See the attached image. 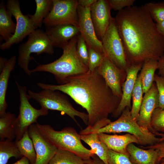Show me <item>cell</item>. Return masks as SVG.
Listing matches in <instances>:
<instances>
[{
    "label": "cell",
    "instance_id": "6da1fadb",
    "mask_svg": "<svg viewBox=\"0 0 164 164\" xmlns=\"http://www.w3.org/2000/svg\"><path fill=\"white\" fill-rule=\"evenodd\" d=\"M37 84L43 89L61 91L70 96L86 110L87 127L96 131L111 122L108 117L117 108L121 99L113 94L97 68L69 77L62 84Z\"/></svg>",
    "mask_w": 164,
    "mask_h": 164
},
{
    "label": "cell",
    "instance_id": "7a4b0ae2",
    "mask_svg": "<svg viewBox=\"0 0 164 164\" xmlns=\"http://www.w3.org/2000/svg\"><path fill=\"white\" fill-rule=\"evenodd\" d=\"M114 18L130 65L158 61L164 54V38L144 5L125 8Z\"/></svg>",
    "mask_w": 164,
    "mask_h": 164
},
{
    "label": "cell",
    "instance_id": "3957f363",
    "mask_svg": "<svg viewBox=\"0 0 164 164\" xmlns=\"http://www.w3.org/2000/svg\"><path fill=\"white\" fill-rule=\"evenodd\" d=\"M78 35L63 49V53L59 58L50 63L39 65L31 70L32 73L42 71L50 73L54 76L57 82L61 84L69 77L88 71V67L82 61L77 52Z\"/></svg>",
    "mask_w": 164,
    "mask_h": 164
},
{
    "label": "cell",
    "instance_id": "277c9868",
    "mask_svg": "<svg viewBox=\"0 0 164 164\" xmlns=\"http://www.w3.org/2000/svg\"><path fill=\"white\" fill-rule=\"evenodd\" d=\"M35 124L41 135L58 149L72 152L84 160L95 155L83 145L80 135L74 128L66 127L56 131L48 125H41L37 122Z\"/></svg>",
    "mask_w": 164,
    "mask_h": 164
},
{
    "label": "cell",
    "instance_id": "5b68a950",
    "mask_svg": "<svg viewBox=\"0 0 164 164\" xmlns=\"http://www.w3.org/2000/svg\"><path fill=\"white\" fill-rule=\"evenodd\" d=\"M97 133H116L126 132L135 137L139 145L145 146L153 145L163 142L151 132L140 127L132 117L131 109L126 107L118 118L99 129Z\"/></svg>",
    "mask_w": 164,
    "mask_h": 164
},
{
    "label": "cell",
    "instance_id": "8992f818",
    "mask_svg": "<svg viewBox=\"0 0 164 164\" xmlns=\"http://www.w3.org/2000/svg\"><path fill=\"white\" fill-rule=\"evenodd\" d=\"M28 93L30 98L35 100L39 104L41 108L48 110L57 111L61 112L62 114H66L78 126L80 127L76 119V117H78L87 125L88 119L87 114L76 110L67 97L61 94L59 91L43 89L39 92L36 93L29 90Z\"/></svg>",
    "mask_w": 164,
    "mask_h": 164
},
{
    "label": "cell",
    "instance_id": "52a82bcc",
    "mask_svg": "<svg viewBox=\"0 0 164 164\" xmlns=\"http://www.w3.org/2000/svg\"><path fill=\"white\" fill-rule=\"evenodd\" d=\"M54 47L45 32L36 29L29 36L27 41L20 45L18 48V63L27 75L32 72L29 68L30 61L33 59L32 53L39 55L44 53L50 55L54 53Z\"/></svg>",
    "mask_w": 164,
    "mask_h": 164
},
{
    "label": "cell",
    "instance_id": "ba28073f",
    "mask_svg": "<svg viewBox=\"0 0 164 164\" xmlns=\"http://www.w3.org/2000/svg\"><path fill=\"white\" fill-rule=\"evenodd\" d=\"M15 83L19 94L20 102L19 113L15 123V141H17L22 138L31 125L37 122V120L39 117L47 115L48 110L42 108L39 109L34 108L29 102L31 98L27 93L26 87L20 85L17 81Z\"/></svg>",
    "mask_w": 164,
    "mask_h": 164
},
{
    "label": "cell",
    "instance_id": "9c48e42d",
    "mask_svg": "<svg viewBox=\"0 0 164 164\" xmlns=\"http://www.w3.org/2000/svg\"><path fill=\"white\" fill-rule=\"evenodd\" d=\"M101 41L104 54L116 66L126 71L130 65L114 18L110 23Z\"/></svg>",
    "mask_w": 164,
    "mask_h": 164
},
{
    "label": "cell",
    "instance_id": "30bf717a",
    "mask_svg": "<svg viewBox=\"0 0 164 164\" xmlns=\"http://www.w3.org/2000/svg\"><path fill=\"white\" fill-rule=\"evenodd\" d=\"M78 5L77 0H53L52 9L43 23L46 27L69 24L78 27Z\"/></svg>",
    "mask_w": 164,
    "mask_h": 164
},
{
    "label": "cell",
    "instance_id": "8fae6325",
    "mask_svg": "<svg viewBox=\"0 0 164 164\" xmlns=\"http://www.w3.org/2000/svg\"><path fill=\"white\" fill-rule=\"evenodd\" d=\"M6 8L15 19L16 27L12 36L0 45V48L3 50L9 49L13 44L19 43L37 29L32 22L29 14L24 15L22 13L18 0H8Z\"/></svg>",
    "mask_w": 164,
    "mask_h": 164
},
{
    "label": "cell",
    "instance_id": "7c38bea8",
    "mask_svg": "<svg viewBox=\"0 0 164 164\" xmlns=\"http://www.w3.org/2000/svg\"><path fill=\"white\" fill-rule=\"evenodd\" d=\"M97 70L113 94L121 98L122 86L127 76L126 71L118 67L105 55Z\"/></svg>",
    "mask_w": 164,
    "mask_h": 164
},
{
    "label": "cell",
    "instance_id": "4fadbf2b",
    "mask_svg": "<svg viewBox=\"0 0 164 164\" xmlns=\"http://www.w3.org/2000/svg\"><path fill=\"white\" fill-rule=\"evenodd\" d=\"M77 12L78 28L87 47L92 48L99 53L104 54L102 42L96 36L91 18L90 7H84L78 5Z\"/></svg>",
    "mask_w": 164,
    "mask_h": 164
},
{
    "label": "cell",
    "instance_id": "5bb4252c",
    "mask_svg": "<svg viewBox=\"0 0 164 164\" xmlns=\"http://www.w3.org/2000/svg\"><path fill=\"white\" fill-rule=\"evenodd\" d=\"M108 0H98L90 7L91 18L96 36L101 40L110 23L112 18Z\"/></svg>",
    "mask_w": 164,
    "mask_h": 164
},
{
    "label": "cell",
    "instance_id": "9a60e30c",
    "mask_svg": "<svg viewBox=\"0 0 164 164\" xmlns=\"http://www.w3.org/2000/svg\"><path fill=\"white\" fill-rule=\"evenodd\" d=\"M158 106V92L154 82L143 97L137 123L140 127L154 134L155 132L151 126V121L153 111Z\"/></svg>",
    "mask_w": 164,
    "mask_h": 164
},
{
    "label": "cell",
    "instance_id": "2e32d148",
    "mask_svg": "<svg viewBox=\"0 0 164 164\" xmlns=\"http://www.w3.org/2000/svg\"><path fill=\"white\" fill-rule=\"evenodd\" d=\"M28 130L36 154L34 164H48L58 149L41 135L35 124L31 125Z\"/></svg>",
    "mask_w": 164,
    "mask_h": 164
},
{
    "label": "cell",
    "instance_id": "e0dca14e",
    "mask_svg": "<svg viewBox=\"0 0 164 164\" xmlns=\"http://www.w3.org/2000/svg\"><path fill=\"white\" fill-rule=\"evenodd\" d=\"M143 64H131L126 70L127 76L122 88V94L119 104L112 114L113 118L119 117L127 107L131 109V101L132 92L138 75Z\"/></svg>",
    "mask_w": 164,
    "mask_h": 164
},
{
    "label": "cell",
    "instance_id": "ac0fdd59",
    "mask_svg": "<svg viewBox=\"0 0 164 164\" xmlns=\"http://www.w3.org/2000/svg\"><path fill=\"white\" fill-rule=\"evenodd\" d=\"M45 32L53 47L62 49L72 39L80 33L77 27L69 24L46 27Z\"/></svg>",
    "mask_w": 164,
    "mask_h": 164
},
{
    "label": "cell",
    "instance_id": "d6986e66",
    "mask_svg": "<svg viewBox=\"0 0 164 164\" xmlns=\"http://www.w3.org/2000/svg\"><path fill=\"white\" fill-rule=\"evenodd\" d=\"M98 134L99 139L106 145L108 149L129 156V154L127 150L128 145L132 143L139 145L137 138L129 133L121 135L104 133Z\"/></svg>",
    "mask_w": 164,
    "mask_h": 164
},
{
    "label": "cell",
    "instance_id": "ffe728a7",
    "mask_svg": "<svg viewBox=\"0 0 164 164\" xmlns=\"http://www.w3.org/2000/svg\"><path fill=\"white\" fill-rule=\"evenodd\" d=\"M81 139L89 145L94 154L108 164V149L106 145L99 138L96 131L87 127L82 129L79 133Z\"/></svg>",
    "mask_w": 164,
    "mask_h": 164
},
{
    "label": "cell",
    "instance_id": "44dd1931",
    "mask_svg": "<svg viewBox=\"0 0 164 164\" xmlns=\"http://www.w3.org/2000/svg\"><path fill=\"white\" fill-rule=\"evenodd\" d=\"M127 150L131 161L135 164H157L158 162L159 151L157 149H144L132 143L128 145Z\"/></svg>",
    "mask_w": 164,
    "mask_h": 164
},
{
    "label": "cell",
    "instance_id": "7402d4cb",
    "mask_svg": "<svg viewBox=\"0 0 164 164\" xmlns=\"http://www.w3.org/2000/svg\"><path fill=\"white\" fill-rule=\"evenodd\" d=\"M16 59L15 55L12 56L8 60L4 67L0 70V117L6 113L8 107L5 99L6 91L10 73L14 68Z\"/></svg>",
    "mask_w": 164,
    "mask_h": 164
},
{
    "label": "cell",
    "instance_id": "603a6c76",
    "mask_svg": "<svg viewBox=\"0 0 164 164\" xmlns=\"http://www.w3.org/2000/svg\"><path fill=\"white\" fill-rule=\"evenodd\" d=\"M12 15L6 9L3 3L0 5V35L1 37L7 41L14 34L16 24L12 19Z\"/></svg>",
    "mask_w": 164,
    "mask_h": 164
},
{
    "label": "cell",
    "instance_id": "cb8c5ba5",
    "mask_svg": "<svg viewBox=\"0 0 164 164\" xmlns=\"http://www.w3.org/2000/svg\"><path fill=\"white\" fill-rule=\"evenodd\" d=\"M158 61L149 60L145 62L139 73L144 94L151 88L154 82L155 71L158 68Z\"/></svg>",
    "mask_w": 164,
    "mask_h": 164
},
{
    "label": "cell",
    "instance_id": "d4e9b609",
    "mask_svg": "<svg viewBox=\"0 0 164 164\" xmlns=\"http://www.w3.org/2000/svg\"><path fill=\"white\" fill-rule=\"evenodd\" d=\"M15 114L6 112L0 117V139L5 138L11 140L16 138L15 123L16 119Z\"/></svg>",
    "mask_w": 164,
    "mask_h": 164
},
{
    "label": "cell",
    "instance_id": "484cf974",
    "mask_svg": "<svg viewBox=\"0 0 164 164\" xmlns=\"http://www.w3.org/2000/svg\"><path fill=\"white\" fill-rule=\"evenodd\" d=\"M35 12L33 15L29 14L34 26L37 29L40 27L44 19L48 15L53 7V0H36Z\"/></svg>",
    "mask_w": 164,
    "mask_h": 164
},
{
    "label": "cell",
    "instance_id": "4316f807",
    "mask_svg": "<svg viewBox=\"0 0 164 164\" xmlns=\"http://www.w3.org/2000/svg\"><path fill=\"white\" fill-rule=\"evenodd\" d=\"M15 142L21 155L27 158L31 164H34L36 159V154L28 130L25 132L20 139Z\"/></svg>",
    "mask_w": 164,
    "mask_h": 164
},
{
    "label": "cell",
    "instance_id": "83f0119b",
    "mask_svg": "<svg viewBox=\"0 0 164 164\" xmlns=\"http://www.w3.org/2000/svg\"><path fill=\"white\" fill-rule=\"evenodd\" d=\"M22 156L15 142L8 139L0 141V164H6L12 157L18 158Z\"/></svg>",
    "mask_w": 164,
    "mask_h": 164
},
{
    "label": "cell",
    "instance_id": "f1b7e54d",
    "mask_svg": "<svg viewBox=\"0 0 164 164\" xmlns=\"http://www.w3.org/2000/svg\"><path fill=\"white\" fill-rule=\"evenodd\" d=\"M85 160L71 152L58 149L48 164H84Z\"/></svg>",
    "mask_w": 164,
    "mask_h": 164
},
{
    "label": "cell",
    "instance_id": "f546056e",
    "mask_svg": "<svg viewBox=\"0 0 164 164\" xmlns=\"http://www.w3.org/2000/svg\"><path fill=\"white\" fill-rule=\"evenodd\" d=\"M143 94L140 76L138 74L132 94V105L131 109L132 117L137 121L143 100Z\"/></svg>",
    "mask_w": 164,
    "mask_h": 164
},
{
    "label": "cell",
    "instance_id": "4dcf8cb0",
    "mask_svg": "<svg viewBox=\"0 0 164 164\" xmlns=\"http://www.w3.org/2000/svg\"><path fill=\"white\" fill-rule=\"evenodd\" d=\"M144 5L156 23L164 21V2H150Z\"/></svg>",
    "mask_w": 164,
    "mask_h": 164
},
{
    "label": "cell",
    "instance_id": "1f68e13d",
    "mask_svg": "<svg viewBox=\"0 0 164 164\" xmlns=\"http://www.w3.org/2000/svg\"><path fill=\"white\" fill-rule=\"evenodd\" d=\"M151 125L155 134L157 132L164 133V108H158L155 110L152 115Z\"/></svg>",
    "mask_w": 164,
    "mask_h": 164
},
{
    "label": "cell",
    "instance_id": "d6a6232c",
    "mask_svg": "<svg viewBox=\"0 0 164 164\" xmlns=\"http://www.w3.org/2000/svg\"><path fill=\"white\" fill-rule=\"evenodd\" d=\"M108 163V164H135L131 161L129 156L109 149Z\"/></svg>",
    "mask_w": 164,
    "mask_h": 164
},
{
    "label": "cell",
    "instance_id": "836d02e7",
    "mask_svg": "<svg viewBox=\"0 0 164 164\" xmlns=\"http://www.w3.org/2000/svg\"><path fill=\"white\" fill-rule=\"evenodd\" d=\"M88 48V67L89 70L93 71L100 65L104 55L91 48Z\"/></svg>",
    "mask_w": 164,
    "mask_h": 164
},
{
    "label": "cell",
    "instance_id": "e575fe53",
    "mask_svg": "<svg viewBox=\"0 0 164 164\" xmlns=\"http://www.w3.org/2000/svg\"><path fill=\"white\" fill-rule=\"evenodd\" d=\"M77 50L82 61L88 67V53L87 46L85 40L80 33L77 36Z\"/></svg>",
    "mask_w": 164,
    "mask_h": 164
},
{
    "label": "cell",
    "instance_id": "d590c367",
    "mask_svg": "<svg viewBox=\"0 0 164 164\" xmlns=\"http://www.w3.org/2000/svg\"><path fill=\"white\" fill-rule=\"evenodd\" d=\"M154 80L158 92V108L163 109L164 108V77L155 74Z\"/></svg>",
    "mask_w": 164,
    "mask_h": 164
},
{
    "label": "cell",
    "instance_id": "8d00e7d4",
    "mask_svg": "<svg viewBox=\"0 0 164 164\" xmlns=\"http://www.w3.org/2000/svg\"><path fill=\"white\" fill-rule=\"evenodd\" d=\"M111 9L120 11L125 8L133 6L135 0H108Z\"/></svg>",
    "mask_w": 164,
    "mask_h": 164
},
{
    "label": "cell",
    "instance_id": "74e56055",
    "mask_svg": "<svg viewBox=\"0 0 164 164\" xmlns=\"http://www.w3.org/2000/svg\"><path fill=\"white\" fill-rule=\"evenodd\" d=\"M156 135L160 136L163 142L152 145L142 146V148L145 149L151 148L158 150L159 151L158 162L162 158H164V133L158 132Z\"/></svg>",
    "mask_w": 164,
    "mask_h": 164
},
{
    "label": "cell",
    "instance_id": "f35d334b",
    "mask_svg": "<svg viewBox=\"0 0 164 164\" xmlns=\"http://www.w3.org/2000/svg\"><path fill=\"white\" fill-rule=\"evenodd\" d=\"M84 164H105L95 155L93 156L91 158L85 160Z\"/></svg>",
    "mask_w": 164,
    "mask_h": 164
},
{
    "label": "cell",
    "instance_id": "ab89813d",
    "mask_svg": "<svg viewBox=\"0 0 164 164\" xmlns=\"http://www.w3.org/2000/svg\"><path fill=\"white\" fill-rule=\"evenodd\" d=\"M158 73L159 76L164 77V54L158 60Z\"/></svg>",
    "mask_w": 164,
    "mask_h": 164
},
{
    "label": "cell",
    "instance_id": "60d3db41",
    "mask_svg": "<svg viewBox=\"0 0 164 164\" xmlns=\"http://www.w3.org/2000/svg\"><path fill=\"white\" fill-rule=\"evenodd\" d=\"M97 0H78L79 5L84 7L87 8L90 7L95 3Z\"/></svg>",
    "mask_w": 164,
    "mask_h": 164
},
{
    "label": "cell",
    "instance_id": "b9f144b4",
    "mask_svg": "<svg viewBox=\"0 0 164 164\" xmlns=\"http://www.w3.org/2000/svg\"><path fill=\"white\" fill-rule=\"evenodd\" d=\"M156 25L158 32L164 38V21L156 23Z\"/></svg>",
    "mask_w": 164,
    "mask_h": 164
},
{
    "label": "cell",
    "instance_id": "7bdbcfd3",
    "mask_svg": "<svg viewBox=\"0 0 164 164\" xmlns=\"http://www.w3.org/2000/svg\"><path fill=\"white\" fill-rule=\"evenodd\" d=\"M28 159L24 156H22L19 160L12 164H29Z\"/></svg>",
    "mask_w": 164,
    "mask_h": 164
},
{
    "label": "cell",
    "instance_id": "ee69618b",
    "mask_svg": "<svg viewBox=\"0 0 164 164\" xmlns=\"http://www.w3.org/2000/svg\"><path fill=\"white\" fill-rule=\"evenodd\" d=\"M8 60L5 57L0 58V70H2L6 64Z\"/></svg>",
    "mask_w": 164,
    "mask_h": 164
},
{
    "label": "cell",
    "instance_id": "f6af8a7d",
    "mask_svg": "<svg viewBox=\"0 0 164 164\" xmlns=\"http://www.w3.org/2000/svg\"><path fill=\"white\" fill-rule=\"evenodd\" d=\"M157 164H164V158H162Z\"/></svg>",
    "mask_w": 164,
    "mask_h": 164
},
{
    "label": "cell",
    "instance_id": "bcb514c9",
    "mask_svg": "<svg viewBox=\"0 0 164 164\" xmlns=\"http://www.w3.org/2000/svg\"></svg>",
    "mask_w": 164,
    "mask_h": 164
}]
</instances>
